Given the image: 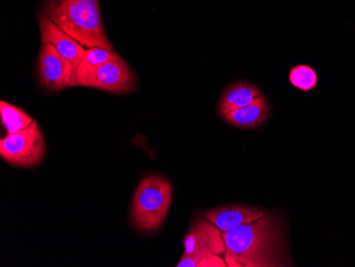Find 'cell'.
<instances>
[{
  "label": "cell",
  "instance_id": "ba28073f",
  "mask_svg": "<svg viewBox=\"0 0 355 267\" xmlns=\"http://www.w3.org/2000/svg\"><path fill=\"white\" fill-rule=\"evenodd\" d=\"M37 19H39L42 44H53L60 55L71 62L73 67L77 69L80 60L83 59L87 51L85 46L81 45L77 40L73 39L57 24L53 23L44 12L39 13Z\"/></svg>",
  "mask_w": 355,
  "mask_h": 267
},
{
  "label": "cell",
  "instance_id": "7a4b0ae2",
  "mask_svg": "<svg viewBox=\"0 0 355 267\" xmlns=\"http://www.w3.org/2000/svg\"><path fill=\"white\" fill-rule=\"evenodd\" d=\"M43 12L85 49L113 51L101 19L98 0H46Z\"/></svg>",
  "mask_w": 355,
  "mask_h": 267
},
{
  "label": "cell",
  "instance_id": "3957f363",
  "mask_svg": "<svg viewBox=\"0 0 355 267\" xmlns=\"http://www.w3.org/2000/svg\"><path fill=\"white\" fill-rule=\"evenodd\" d=\"M173 200L171 183L159 175L145 177L137 185L131 205V221L135 228L157 231L168 214Z\"/></svg>",
  "mask_w": 355,
  "mask_h": 267
},
{
  "label": "cell",
  "instance_id": "8fae6325",
  "mask_svg": "<svg viewBox=\"0 0 355 267\" xmlns=\"http://www.w3.org/2000/svg\"><path fill=\"white\" fill-rule=\"evenodd\" d=\"M262 95L260 89L249 83H237L227 87L219 101V114L225 117L229 113L246 107L257 97Z\"/></svg>",
  "mask_w": 355,
  "mask_h": 267
},
{
  "label": "cell",
  "instance_id": "277c9868",
  "mask_svg": "<svg viewBox=\"0 0 355 267\" xmlns=\"http://www.w3.org/2000/svg\"><path fill=\"white\" fill-rule=\"evenodd\" d=\"M46 155V143L37 121L27 128L0 139V155L14 166L39 165Z\"/></svg>",
  "mask_w": 355,
  "mask_h": 267
},
{
  "label": "cell",
  "instance_id": "30bf717a",
  "mask_svg": "<svg viewBox=\"0 0 355 267\" xmlns=\"http://www.w3.org/2000/svg\"><path fill=\"white\" fill-rule=\"evenodd\" d=\"M269 112L270 107L268 101L263 95H260L246 107L232 111L223 119L237 128L254 129L266 121Z\"/></svg>",
  "mask_w": 355,
  "mask_h": 267
},
{
  "label": "cell",
  "instance_id": "7c38bea8",
  "mask_svg": "<svg viewBox=\"0 0 355 267\" xmlns=\"http://www.w3.org/2000/svg\"><path fill=\"white\" fill-rule=\"evenodd\" d=\"M121 55L114 51L103 49V47H91L85 51L83 59L80 60L79 64L76 69L75 85L83 87L87 78L91 76L96 69L107 62L112 60L119 59Z\"/></svg>",
  "mask_w": 355,
  "mask_h": 267
},
{
  "label": "cell",
  "instance_id": "5b68a950",
  "mask_svg": "<svg viewBox=\"0 0 355 267\" xmlns=\"http://www.w3.org/2000/svg\"><path fill=\"white\" fill-rule=\"evenodd\" d=\"M76 67L60 55L51 43L42 44L37 75L41 85L49 92H59L75 85Z\"/></svg>",
  "mask_w": 355,
  "mask_h": 267
},
{
  "label": "cell",
  "instance_id": "8992f818",
  "mask_svg": "<svg viewBox=\"0 0 355 267\" xmlns=\"http://www.w3.org/2000/svg\"><path fill=\"white\" fill-rule=\"evenodd\" d=\"M135 85L137 78L132 69L121 57L99 67L87 78L83 87H93L109 93L125 94L135 91Z\"/></svg>",
  "mask_w": 355,
  "mask_h": 267
},
{
  "label": "cell",
  "instance_id": "9a60e30c",
  "mask_svg": "<svg viewBox=\"0 0 355 267\" xmlns=\"http://www.w3.org/2000/svg\"><path fill=\"white\" fill-rule=\"evenodd\" d=\"M177 267H225V261L219 255H205V256H182L175 265Z\"/></svg>",
  "mask_w": 355,
  "mask_h": 267
},
{
  "label": "cell",
  "instance_id": "52a82bcc",
  "mask_svg": "<svg viewBox=\"0 0 355 267\" xmlns=\"http://www.w3.org/2000/svg\"><path fill=\"white\" fill-rule=\"evenodd\" d=\"M182 243L185 257L211 254L220 256L225 252L223 232L205 217H197L193 221Z\"/></svg>",
  "mask_w": 355,
  "mask_h": 267
},
{
  "label": "cell",
  "instance_id": "5bb4252c",
  "mask_svg": "<svg viewBox=\"0 0 355 267\" xmlns=\"http://www.w3.org/2000/svg\"><path fill=\"white\" fill-rule=\"evenodd\" d=\"M289 81L297 89L308 92L316 87L318 77L312 67L308 65H298L289 73Z\"/></svg>",
  "mask_w": 355,
  "mask_h": 267
},
{
  "label": "cell",
  "instance_id": "9c48e42d",
  "mask_svg": "<svg viewBox=\"0 0 355 267\" xmlns=\"http://www.w3.org/2000/svg\"><path fill=\"white\" fill-rule=\"evenodd\" d=\"M264 215V211L245 206L218 207L205 213V218L215 225L221 232L230 230L239 225L254 222Z\"/></svg>",
  "mask_w": 355,
  "mask_h": 267
},
{
  "label": "cell",
  "instance_id": "6da1fadb",
  "mask_svg": "<svg viewBox=\"0 0 355 267\" xmlns=\"http://www.w3.org/2000/svg\"><path fill=\"white\" fill-rule=\"evenodd\" d=\"M223 238L228 266H281L282 238L279 222L272 214L225 231Z\"/></svg>",
  "mask_w": 355,
  "mask_h": 267
},
{
  "label": "cell",
  "instance_id": "4fadbf2b",
  "mask_svg": "<svg viewBox=\"0 0 355 267\" xmlns=\"http://www.w3.org/2000/svg\"><path fill=\"white\" fill-rule=\"evenodd\" d=\"M0 114H1V123L7 130L8 135L19 132L31 125L32 117L25 112L24 110L1 101L0 103Z\"/></svg>",
  "mask_w": 355,
  "mask_h": 267
}]
</instances>
